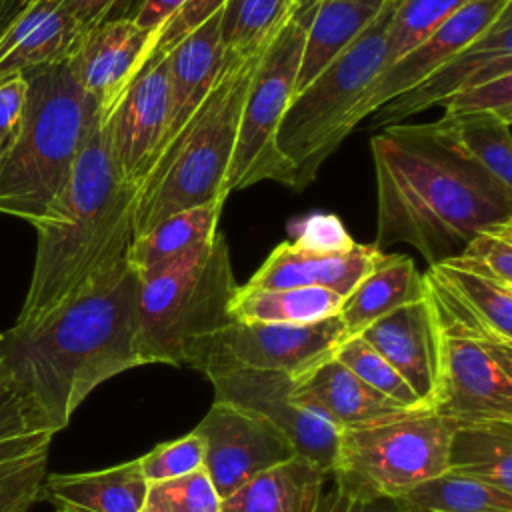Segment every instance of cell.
Segmentation results:
<instances>
[{"label": "cell", "instance_id": "obj_27", "mask_svg": "<svg viewBox=\"0 0 512 512\" xmlns=\"http://www.w3.org/2000/svg\"><path fill=\"white\" fill-rule=\"evenodd\" d=\"M432 140L482 168L504 190L512 192L510 122L488 112L444 114L424 124Z\"/></svg>", "mask_w": 512, "mask_h": 512}, {"label": "cell", "instance_id": "obj_14", "mask_svg": "<svg viewBox=\"0 0 512 512\" xmlns=\"http://www.w3.org/2000/svg\"><path fill=\"white\" fill-rule=\"evenodd\" d=\"M206 378L214 400L260 414L292 442L298 456L332 472L340 430L292 396L294 378L258 370H224Z\"/></svg>", "mask_w": 512, "mask_h": 512}, {"label": "cell", "instance_id": "obj_13", "mask_svg": "<svg viewBox=\"0 0 512 512\" xmlns=\"http://www.w3.org/2000/svg\"><path fill=\"white\" fill-rule=\"evenodd\" d=\"M192 432L204 444L202 468L220 500L298 456L292 442L266 418L220 400H214Z\"/></svg>", "mask_w": 512, "mask_h": 512}, {"label": "cell", "instance_id": "obj_23", "mask_svg": "<svg viewBox=\"0 0 512 512\" xmlns=\"http://www.w3.org/2000/svg\"><path fill=\"white\" fill-rule=\"evenodd\" d=\"M292 396L330 420L338 430L372 424L404 412V408L372 390L334 356L294 380Z\"/></svg>", "mask_w": 512, "mask_h": 512}, {"label": "cell", "instance_id": "obj_26", "mask_svg": "<svg viewBox=\"0 0 512 512\" xmlns=\"http://www.w3.org/2000/svg\"><path fill=\"white\" fill-rule=\"evenodd\" d=\"M328 480L330 472L294 456L224 498L220 512H316Z\"/></svg>", "mask_w": 512, "mask_h": 512}, {"label": "cell", "instance_id": "obj_42", "mask_svg": "<svg viewBox=\"0 0 512 512\" xmlns=\"http://www.w3.org/2000/svg\"><path fill=\"white\" fill-rule=\"evenodd\" d=\"M330 488L322 492L316 512H404L396 498L364 490L330 474Z\"/></svg>", "mask_w": 512, "mask_h": 512}, {"label": "cell", "instance_id": "obj_32", "mask_svg": "<svg viewBox=\"0 0 512 512\" xmlns=\"http://www.w3.org/2000/svg\"><path fill=\"white\" fill-rule=\"evenodd\" d=\"M404 512H512V492L444 472L396 498Z\"/></svg>", "mask_w": 512, "mask_h": 512}, {"label": "cell", "instance_id": "obj_21", "mask_svg": "<svg viewBox=\"0 0 512 512\" xmlns=\"http://www.w3.org/2000/svg\"><path fill=\"white\" fill-rule=\"evenodd\" d=\"M220 10L184 36L164 56L170 112L160 150L180 132L228 68L220 40Z\"/></svg>", "mask_w": 512, "mask_h": 512}, {"label": "cell", "instance_id": "obj_1", "mask_svg": "<svg viewBox=\"0 0 512 512\" xmlns=\"http://www.w3.org/2000/svg\"><path fill=\"white\" fill-rule=\"evenodd\" d=\"M142 364L138 278L126 260L0 332V386L32 428L52 434L94 388Z\"/></svg>", "mask_w": 512, "mask_h": 512}, {"label": "cell", "instance_id": "obj_28", "mask_svg": "<svg viewBox=\"0 0 512 512\" xmlns=\"http://www.w3.org/2000/svg\"><path fill=\"white\" fill-rule=\"evenodd\" d=\"M224 202L226 200H214L176 212L160 220L142 236L132 238L126 262L136 272V278L152 276L178 258L212 242L218 232Z\"/></svg>", "mask_w": 512, "mask_h": 512}, {"label": "cell", "instance_id": "obj_10", "mask_svg": "<svg viewBox=\"0 0 512 512\" xmlns=\"http://www.w3.org/2000/svg\"><path fill=\"white\" fill-rule=\"evenodd\" d=\"M454 426L432 408H420L340 430L330 474L398 498L448 470Z\"/></svg>", "mask_w": 512, "mask_h": 512}, {"label": "cell", "instance_id": "obj_41", "mask_svg": "<svg viewBox=\"0 0 512 512\" xmlns=\"http://www.w3.org/2000/svg\"><path fill=\"white\" fill-rule=\"evenodd\" d=\"M224 2L226 0H188L164 26L152 34V42L142 66L162 60L184 36L206 22L214 12H218Z\"/></svg>", "mask_w": 512, "mask_h": 512}, {"label": "cell", "instance_id": "obj_25", "mask_svg": "<svg viewBox=\"0 0 512 512\" xmlns=\"http://www.w3.org/2000/svg\"><path fill=\"white\" fill-rule=\"evenodd\" d=\"M424 296V280L408 254H388L344 296L338 318L346 336H358L372 322L388 312L420 300Z\"/></svg>", "mask_w": 512, "mask_h": 512}, {"label": "cell", "instance_id": "obj_44", "mask_svg": "<svg viewBox=\"0 0 512 512\" xmlns=\"http://www.w3.org/2000/svg\"><path fill=\"white\" fill-rule=\"evenodd\" d=\"M70 14L84 30L102 22L134 18L142 0H50Z\"/></svg>", "mask_w": 512, "mask_h": 512}, {"label": "cell", "instance_id": "obj_22", "mask_svg": "<svg viewBox=\"0 0 512 512\" xmlns=\"http://www.w3.org/2000/svg\"><path fill=\"white\" fill-rule=\"evenodd\" d=\"M86 30L50 0H26L0 34V78L66 62Z\"/></svg>", "mask_w": 512, "mask_h": 512}, {"label": "cell", "instance_id": "obj_2", "mask_svg": "<svg viewBox=\"0 0 512 512\" xmlns=\"http://www.w3.org/2000/svg\"><path fill=\"white\" fill-rule=\"evenodd\" d=\"M378 250L398 242L428 266L456 256L484 226L512 220V192L430 138L424 124H392L370 138Z\"/></svg>", "mask_w": 512, "mask_h": 512}, {"label": "cell", "instance_id": "obj_29", "mask_svg": "<svg viewBox=\"0 0 512 512\" xmlns=\"http://www.w3.org/2000/svg\"><path fill=\"white\" fill-rule=\"evenodd\" d=\"M388 0H318L308 24L296 90H304L384 10Z\"/></svg>", "mask_w": 512, "mask_h": 512}, {"label": "cell", "instance_id": "obj_19", "mask_svg": "<svg viewBox=\"0 0 512 512\" xmlns=\"http://www.w3.org/2000/svg\"><path fill=\"white\" fill-rule=\"evenodd\" d=\"M432 408L438 386V338L426 296L372 322L358 334Z\"/></svg>", "mask_w": 512, "mask_h": 512}, {"label": "cell", "instance_id": "obj_5", "mask_svg": "<svg viewBox=\"0 0 512 512\" xmlns=\"http://www.w3.org/2000/svg\"><path fill=\"white\" fill-rule=\"evenodd\" d=\"M260 50L230 64L198 110L158 152L136 190L134 238L176 212L228 198L226 180L240 112Z\"/></svg>", "mask_w": 512, "mask_h": 512}, {"label": "cell", "instance_id": "obj_36", "mask_svg": "<svg viewBox=\"0 0 512 512\" xmlns=\"http://www.w3.org/2000/svg\"><path fill=\"white\" fill-rule=\"evenodd\" d=\"M468 2L472 0H394V14L388 28V62L392 64L404 56Z\"/></svg>", "mask_w": 512, "mask_h": 512}, {"label": "cell", "instance_id": "obj_12", "mask_svg": "<svg viewBox=\"0 0 512 512\" xmlns=\"http://www.w3.org/2000/svg\"><path fill=\"white\" fill-rule=\"evenodd\" d=\"M384 250L356 242L332 214H316L294 242H280L244 284L248 288H326L342 298L378 264Z\"/></svg>", "mask_w": 512, "mask_h": 512}, {"label": "cell", "instance_id": "obj_43", "mask_svg": "<svg viewBox=\"0 0 512 512\" xmlns=\"http://www.w3.org/2000/svg\"><path fill=\"white\" fill-rule=\"evenodd\" d=\"M28 104V80L24 74L0 78V160L16 146Z\"/></svg>", "mask_w": 512, "mask_h": 512}, {"label": "cell", "instance_id": "obj_4", "mask_svg": "<svg viewBox=\"0 0 512 512\" xmlns=\"http://www.w3.org/2000/svg\"><path fill=\"white\" fill-rule=\"evenodd\" d=\"M24 76V126L12 152L0 160V214L36 226L64 194L100 110L66 62L34 68Z\"/></svg>", "mask_w": 512, "mask_h": 512}, {"label": "cell", "instance_id": "obj_33", "mask_svg": "<svg viewBox=\"0 0 512 512\" xmlns=\"http://www.w3.org/2000/svg\"><path fill=\"white\" fill-rule=\"evenodd\" d=\"M292 0H226L220 10V40L226 64L256 54L284 22Z\"/></svg>", "mask_w": 512, "mask_h": 512}, {"label": "cell", "instance_id": "obj_11", "mask_svg": "<svg viewBox=\"0 0 512 512\" xmlns=\"http://www.w3.org/2000/svg\"><path fill=\"white\" fill-rule=\"evenodd\" d=\"M344 338L346 330L338 314L312 324L232 320L194 346L188 368L204 376L224 370H258L298 380L330 358Z\"/></svg>", "mask_w": 512, "mask_h": 512}, {"label": "cell", "instance_id": "obj_24", "mask_svg": "<svg viewBox=\"0 0 512 512\" xmlns=\"http://www.w3.org/2000/svg\"><path fill=\"white\" fill-rule=\"evenodd\" d=\"M146 488L136 458L94 472L46 474L40 498L54 512H140Z\"/></svg>", "mask_w": 512, "mask_h": 512}, {"label": "cell", "instance_id": "obj_17", "mask_svg": "<svg viewBox=\"0 0 512 512\" xmlns=\"http://www.w3.org/2000/svg\"><path fill=\"white\" fill-rule=\"evenodd\" d=\"M512 0H472L438 24L412 50L394 60L374 82L360 106L358 120H366L374 110L394 96L414 88L440 64L450 60L474 38H478Z\"/></svg>", "mask_w": 512, "mask_h": 512}, {"label": "cell", "instance_id": "obj_37", "mask_svg": "<svg viewBox=\"0 0 512 512\" xmlns=\"http://www.w3.org/2000/svg\"><path fill=\"white\" fill-rule=\"evenodd\" d=\"M444 262L512 286V220L480 228L456 256Z\"/></svg>", "mask_w": 512, "mask_h": 512}, {"label": "cell", "instance_id": "obj_18", "mask_svg": "<svg viewBox=\"0 0 512 512\" xmlns=\"http://www.w3.org/2000/svg\"><path fill=\"white\" fill-rule=\"evenodd\" d=\"M150 42L152 34L132 18L102 22L82 34L66 64L102 118L140 70Z\"/></svg>", "mask_w": 512, "mask_h": 512}, {"label": "cell", "instance_id": "obj_8", "mask_svg": "<svg viewBox=\"0 0 512 512\" xmlns=\"http://www.w3.org/2000/svg\"><path fill=\"white\" fill-rule=\"evenodd\" d=\"M422 280L438 338L432 410L456 424L512 422V340L494 334L428 270Z\"/></svg>", "mask_w": 512, "mask_h": 512}, {"label": "cell", "instance_id": "obj_30", "mask_svg": "<svg viewBox=\"0 0 512 512\" xmlns=\"http://www.w3.org/2000/svg\"><path fill=\"white\" fill-rule=\"evenodd\" d=\"M446 472L512 492V422L456 424Z\"/></svg>", "mask_w": 512, "mask_h": 512}, {"label": "cell", "instance_id": "obj_20", "mask_svg": "<svg viewBox=\"0 0 512 512\" xmlns=\"http://www.w3.org/2000/svg\"><path fill=\"white\" fill-rule=\"evenodd\" d=\"M52 438L32 428L18 400L0 386V512H28L40 500Z\"/></svg>", "mask_w": 512, "mask_h": 512}, {"label": "cell", "instance_id": "obj_16", "mask_svg": "<svg viewBox=\"0 0 512 512\" xmlns=\"http://www.w3.org/2000/svg\"><path fill=\"white\" fill-rule=\"evenodd\" d=\"M512 72V4L466 48L440 64L414 88L394 96L368 118L384 128L434 106H444L454 94L500 74Z\"/></svg>", "mask_w": 512, "mask_h": 512}, {"label": "cell", "instance_id": "obj_40", "mask_svg": "<svg viewBox=\"0 0 512 512\" xmlns=\"http://www.w3.org/2000/svg\"><path fill=\"white\" fill-rule=\"evenodd\" d=\"M444 114L488 112L512 122V72L482 80L444 102Z\"/></svg>", "mask_w": 512, "mask_h": 512}, {"label": "cell", "instance_id": "obj_34", "mask_svg": "<svg viewBox=\"0 0 512 512\" xmlns=\"http://www.w3.org/2000/svg\"><path fill=\"white\" fill-rule=\"evenodd\" d=\"M428 272L494 334L512 340V286H504L448 262L432 264Z\"/></svg>", "mask_w": 512, "mask_h": 512}, {"label": "cell", "instance_id": "obj_7", "mask_svg": "<svg viewBox=\"0 0 512 512\" xmlns=\"http://www.w3.org/2000/svg\"><path fill=\"white\" fill-rule=\"evenodd\" d=\"M234 280L228 240H214L138 278V342L144 364L188 366L194 346L230 324Z\"/></svg>", "mask_w": 512, "mask_h": 512}, {"label": "cell", "instance_id": "obj_3", "mask_svg": "<svg viewBox=\"0 0 512 512\" xmlns=\"http://www.w3.org/2000/svg\"><path fill=\"white\" fill-rule=\"evenodd\" d=\"M134 198L112 160L100 116L56 208L34 226V266L18 316L44 310L126 260L134 238Z\"/></svg>", "mask_w": 512, "mask_h": 512}, {"label": "cell", "instance_id": "obj_39", "mask_svg": "<svg viewBox=\"0 0 512 512\" xmlns=\"http://www.w3.org/2000/svg\"><path fill=\"white\" fill-rule=\"evenodd\" d=\"M138 462L146 482L178 478L204 466V444L198 434L188 432L182 438L158 444Z\"/></svg>", "mask_w": 512, "mask_h": 512}, {"label": "cell", "instance_id": "obj_15", "mask_svg": "<svg viewBox=\"0 0 512 512\" xmlns=\"http://www.w3.org/2000/svg\"><path fill=\"white\" fill-rule=\"evenodd\" d=\"M166 60L142 66L118 102L102 118L112 160L122 180L136 192L146 178L168 128Z\"/></svg>", "mask_w": 512, "mask_h": 512}, {"label": "cell", "instance_id": "obj_35", "mask_svg": "<svg viewBox=\"0 0 512 512\" xmlns=\"http://www.w3.org/2000/svg\"><path fill=\"white\" fill-rule=\"evenodd\" d=\"M372 390L404 410L426 408L406 380L364 338L346 336L332 354Z\"/></svg>", "mask_w": 512, "mask_h": 512}, {"label": "cell", "instance_id": "obj_38", "mask_svg": "<svg viewBox=\"0 0 512 512\" xmlns=\"http://www.w3.org/2000/svg\"><path fill=\"white\" fill-rule=\"evenodd\" d=\"M220 496L204 468L148 482L140 512H220Z\"/></svg>", "mask_w": 512, "mask_h": 512}, {"label": "cell", "instance_id": "obj_9", "mask_svg": "<svg viewBox=\"0 0 512 512\" xmlns=\"http://www.w3.org/2000/svg\"><path fill=\"white\" fill-rule=\"evenodd\" d=\"M316 6L318 0H292L284 22L258 54L240 112L228 194L264 180L294 188V170L278 152L276 132L296 90L304 38Z\"/></svg>", "mask_w": 512, "mask_h": 512}, {"label": "cell", "instance_id": "obj_45", "mask_svg": "<svg viewBox=\"0 0 512 512\" xmlns=\"http://www.w3.org/2000/svg\"><path fill=\"white\" fill-rule=\"evenodd\" d=\"M188 0H142L136 16L132 18L142 30L154 34L164 26Z\"/></svg>", "mask_w": 512, "mask_h": 512}, {"label": "cell", "instance_id": "obj_46", "mask_svg": "<svg viewBox=\"0 0 512 512\" xmlns=\"http://www.w3.org/2000/svg\"><path fill=\"white\" fill-rule=\"evenodd\" d=\"M26 0H0V34Z\"/></svg>", "mask_w": 512, "mask_h": 512}, {"label": "cell", "instance_id": "obj_31", "mask_svg": "<svg viewBox=\"0 0 512 512\" xmlns=\"http://www.w3.org/2000/svg\"><path fill=\"white\" fill-rule=\"evenodd\" d=\"M342 296L316 286L298 288H248L238 286L230 302V318L236 322L312 324L336 316Z\"/></svg>", "mask_w": 512, "mask_h": 512}, {"label": "cell", "instance_id": "obj_6", "mask_svg": "<svg viewBox=\"0 0 512 512\" xmlns=\"http://www.w3.org/2000/svg\"><path fill=\"white\" fill-rule=\"evenodd\" d=\"M394 0L304 90L292 96L278 124L276 146L294 170V188L310 186L320 166L352 132L378 76L388 68Z\"/></svg>", "mask_w": 512, "mask_h": 512}]
</instances>
